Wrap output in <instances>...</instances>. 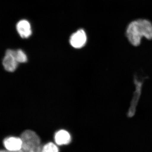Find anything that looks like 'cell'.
<instances>
[{"label":"cell","instance_id":"1","mask_svg":"<svg viewBox=\"0 0 152 152\" xmlns=\"http://www.w3.org/2000/svg\"><path fill=\"white\" fill-rule=\"evenodd\" d=\"M126 37L134 47L139 46L142 38L152 39V24L145 19H139L131 22L126 30Z\"/></svg>","mask_w":152,"mask_h":152},{"label":"cell","instance_id":"2","mask_svg":"<svg viewBox=\"0 0 152 152\" xmlns=\"http://www.w3.org/2000/svg\"><path fill=\"white\" fill-rule=\"evenodd\" d=\"M145 78V77L139 76L137 74L134 75V83L135 90L133 94L130 106L127 113V115L128 118H132L135 115L136 109L140 99L143 86Z\"/></svg>","mask_w":152,"mask_h":152},{"label":"cell","instance_id":"3","mask_svg":"<svg viewBox=\"0 0 152 152\" xmlns=\"http://www.w3.org/2000/svg\"><path fill=\"white\" fill-rule=\"evenodd\" d=\"M22 142V149L31 151L40 146L41 140L34 131L28 130L22 133L20 137Z\"/></svg>","mask_w":152,"mask_h":152},{"label":"cell","instance_id":"4","mask_svg":"<svg viewBox=\"0 0 152 152\" xmlns=\"http://www.w3.org/2000/svg\"><path fill=\"white\" fill-rule=\"evenodd\" d=\"M18 64L15 56V50H7L3 60V65L5 69L8 72H13L16 69Z\"/></svg>","mask_w":152,"mask_h":152},{"label":"cell","instance_id":"5","mask_svg":"<svg viewBox=\"0 0 152 152\" xmlns=\"http://www.w3.org/2000/svg\"><path fill=\"white\" fill-rule=\"evenodd\" d=\"M87 40L86 34L84 30L80 29L72 35L69 42L72 47L79 49L84 46Z\"/></svg>","mask_w":152,"mask_h":152},{"label":"cell","instance_id":"6","mask_svg":"<svg viewBox=\"0 0 152 152\" xmlns=\"http://www.w3.org/2000/svg\"><path fill=\"white\" fill-rule=\"evenodd\" d=\"M4 145L8 151L16 152L22 148L23 142L20 137H9L4 140Z\"/></svg>","mask_w":152,"mask_h":152},{"label":"cell","instance_id":"7","mask_svg":"<svg viewBox=\"0 0 152 152\" xmlns=\"http://www.w3.org/2000/svg\"><path fill=\"white\" fill-rule=\"evenodd\" d=\"M16 28L19 34L23 39H27L31 35V27L27 20H22L18 22Z\"/></svg>","mask_w":152,"mask_h":152},{"label":"cell","instance_id":"8","mask_svg":"<svg viewBox=\"0 0 152 152\" xmlns=\"http://www.w3.org/2000/svg\"><path fill=\"white\" fill-rule=\"evenodd\" d=\"M55 140L58 145H68L71 141V136L67 131L61 130L55 134Z\"/></svg>","mask_w":152,"mask_h":152},{"label":"cell","instance_id":"9","mask_svg":"<svg viewBox=\"0 0 152 152\" xmlns=\"http://www.w3.org/2000/svg\"><path fill=\"white\" fill-rule=\"evenodd\" d=\"M15 56L17 61L18 63H24L27 61L26 55L21 49L15 50Z\"/></svg>","mask_w":152,"mask_h":152},{"label":"cell","instance_id":"10","mask_svg":"<svg viewBox=\"0 0 152 152\" xmlns=\"http://www.w3.org/2000/svg\"><path fill=\"white\" fill-rule=\"evenodd\" d=\"M42 152H59L56 145L53 142H49L42 146Z\"/></svg>","mask_w":152,"mask_h":152},{"label":"cell","instance_id":"11","mask_svg":"<svg viewBox=\"0 0 152 152\" xmlns=\"http://www.w3.org/2000/svg\"><path fill=\"white\" fill-rule=\"evenodd\" d=\"M42 146H40L36 149L30 151L29 152H42Z\"/></svg>","mask_w":152,"mask_h":152},{"label":"cell","instance_id":"12","mask_svg":"<svg viewBox=\"0 0 152 152\" xmlns=\"http://www.w3.org/2000/svg\"><path fill=\"white\" fill-rule=\"evenodd\" d=\"M0 152H12L10 151H4V150H0Z\"/></svg>","mask_w":152,"mask_h":152}]
</instances>
